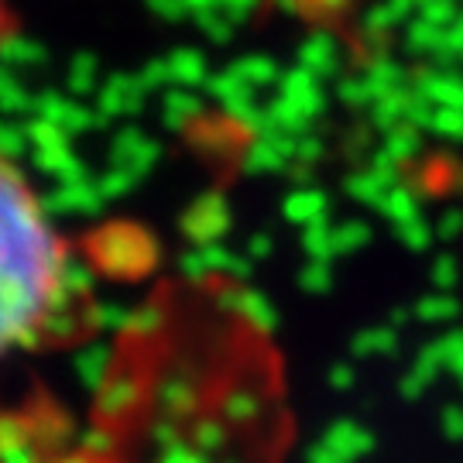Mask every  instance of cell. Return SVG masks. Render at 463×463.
Returning <instances> with one entry per match:
<instances>
[{
	"mask_svg": "<svg viewBox=\"0 0 463 463\" xmlns=\"http://www.w3.org/2000/svg\"><path fill=\"white\" fill-rule=\"evenodd\" d=\"M11 17H14V11H11V4H7V0H0V49H4L7 34H11Z\"/></svg>",
	"mask_w": 463,
	"mask_h": 463,
	"instance_id": "obj_3",
	"label": "cell"
},
{
	"mask_svg": "<svg viewBox=\"0 0 463 463\" xmlns=\"http://www.w3.org/2000/svg\"><path fill=\"white\" fill-rule=\"evenodd\" d=\"M72 309L66 237L21 165L0 155V361L59 340Z\"/></svg>",
	"mask_w": 463,
	"mask_h": 463,
	"instance_id": "obj_1",
	"label": "cell"
},
{
	"mask_svg": "<svg viewBox=\"0 0 463 463\" xmlns=\"http://www.w3.org/2000/svg\"><path fill=\"white\" fill-rule=\"evenodd\" d=\"M0 463H134L117 430L76 432L49 398L0 412Z\"/></svg>",
	"mask_w": 463,
	"mask_h": 463,
	"instance_id": "obj_2",
	"label": "cell"
}]
</instances>
